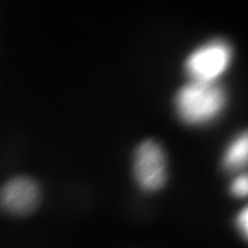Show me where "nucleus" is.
I'll use <instances>...</instances> for the list:
<instances>
[{
	"label": "nucleus",
	"instance_id": "nucleus-5",
	"mask_svg": "<svg viewBox=\"0 0 248 248\" xmlns=\"http://www.w3.org/2000/svg\"><path fill=\"white\" fill-rule=\"evenodd\" d=\"M223 166L236 170L248 166V130L236 137L223 154Z\"/></svg>",
	"mask_w": 248,
	"mask_h": 248
},
{
	"label": "nucleus",
	"instance_id": "nucleus-7",
	"mask_svg": "<svg viewBox=\"0 0 248 248\" xmlns=\"http://www.w3.org/2000/svg\"><path fill=\"white\" fill-rule=\"evenodd\" d=\"M237 226L242 235L248 239V206L238 215Z\"/></svg>",
	"mask_w": 248,
	"mask_h": 248
},
{
	"label": "nucleus",
	"instance_id": "nucleus-1",
	"mask_svg": "<svg viewBox=\"0 0 248 248\" xmlns=\"http://www.w3.org/2000/svg\"><path fill=\"white\" fill-rule=\"evenodd\" d=\"M226 102V92L218 84L190 81L176 93L175 108L183 122L200 125L218 117Z\"/></svg>",
	"mask_w": 248,
	"mask_h": 248
},
{
	"label": "nucleus",
	"instance_id": "nucleus-3",
	"mask_svg": "<svg viewBox=\"0 0 248 248\" xmlns=\"http://www.w3.org/2000/svg\"><path fill=\"white\" fill-rule=\"evenodd\" d=\"M133 170L142 189H158L166 180V157L161 147L152 140L140 144L135 151Z\"/></svg>",
	"mask_w": 248,
	"mask_h": 248
},
{
	"label": "nucleus",
	"instance_id": "nucleus-6",
	"mask_svg": "<svg viewBox=\"0 0 248 248\" xmlns=\"http://www.w3.org/2000/svg\"><path fill=\"white\" fill-rule=\"evenodd\" d=\"M231 192L237 198L248 196V174L240 175L231 184Z\"/></svg>",
	"mask_w": 248,
	"mask_h": 248
},
{
	"label": "nucleus",
	"instance_id": "nucleus-2",
	"mask_svg": "<svg viewBox=\"0 0 248 248\" xmlns=\"http://www.w3.org/2000/svg\"><path fill=\"white\" fill-rule=\"evenodd\" d=\"M231 60V46L222 40H213L193 50L186 58L184 68L191 81L215 82L226 72Z\"/></svg>",
	"mask_w": 248,
	"mask_h": 248
},
{
	"label": "nucleus",
	"instance_id": "nucleus-4",
	"mask_svg": "<svg viewBox=\"0 0 248 248\" xmlns=\"http://www.w3.org/2000/svg\"><path fill=\"white\" fill-rule=\"evenodd\" d=\"M0 200L3 209L9 213L25 215L37 205L38 188L29 178L16 177L2 186Z\"/></svg>",
	"mask_w": 248,
	"mask_h": 248
}]
</instances>
